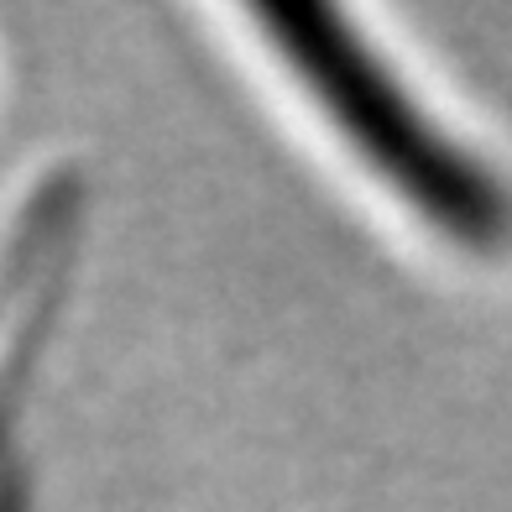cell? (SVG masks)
I'll list each match as a JSON object with an SVG mask.
<instances>
[{
	"label": "cell",
	"instance_id": "obj_1",
	"mask_svg": "<svg viewBox=\"0 0 512 512\" xmlns=\"http://www.w3.org/2000/svg\"><path fill=\"white\" fill-rule=\"evenodd\" d=\"M251 16L272 32L288 63L314 84V95L330 105L345 136L424 204L445 230L471 241L512 236V189L492 173V162L476 157L465 142L418 105L403 79L366 48V37L335 6L319 0H256Z\"/></svg>",
	"mask_w": 512,
	"mask_h": 512
}]
</instances>
